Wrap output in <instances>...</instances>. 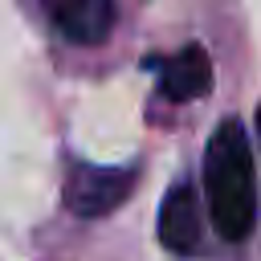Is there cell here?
Segmentation results:
<instances>
[{
    "label": "cell",
    "mask_w": 261,
    "mask_h": 261,
    "mask_svg": "<svg viewBox=\"0 0 261 261\" xmlns=\"http://www.w3.org/2000/svg\"><path fill=\"white\" fill-rule=\"evenodd\" d=\"M53 16V24L77 41V45H98L114 29V0H41Z\"/></svg>",
    "instance_id": "obj_5"
},
{
    "label": "cell",
    "mask_w": 261,
    "mask_h": 261,
    "mask_svg": "<svg viewBox=\"0 0 261 261\" xmlns=\"http://www.w3.org/2000/svg\"><path fill=\"white\" fill-rule=\"evenodd\" d=\"M151 69H159V90L171 102H196L212 90V61L196 41L171 53L167 61H151Z\"/></svg>",
    "instance_id": "obj_3"
},
{
    "label": "cell",
    "mask_w": 261,
    "mask_h": 261,
    "mask_svg": "<svg viewBox=\"0 0 261 261\" xmlns=\"http://www.w3.org/2000/svg\"><path fill=\"white\" fill-rule=\"evenodd\" d=\"M200 204H196V188L188 179L171 184L163 204H159V241L171 253H196L200 245Z\"/></svg>",
    "instance_id": "obj_4"
},
{
    "label": "cell",
    "mask_w": 261,
    "mask_h": 261,
    "mask_svg": "<svg viewBox=\"0 0 261 261\" xmlns=\"http://www.w3.org/2000/svg\"><path fill=\"white\" fill-rule=\"evenodd\" d=\"M204 196L212 228L224 241H245L257 224V171L241 122H220L204 151Z\"/></svg>",
    "instance_id": "obj_1"
},
{
    "label": "cell",
    "mask_w": 261,
    "mask_h": 261,
    "mask_svg": "<svg viewBox=\"0 0 261 261\" xmlns=\"http://www.w3.org/2000/svg\"><path fill=\"white\" fill-rule=\"evenodd\" d=\"M135 188V171L130 167H73V175L65 179V208L77 212V216H106L114 212Z\"/></svg>",
    "instance_id": "obj_2"
},
{
    "label": "cell",
    "mask_w": 261,
    "mask_h": 261,
    "mask_svg": "<svg viewBox=\"0 0 261 261\" xmlns=\"http://www.w3.org/2000/svg\"><path fill=\"white\" fill-rule=\"evenodd\" d=\"M257 135H261V106H257Z\"/></svg>",
    "instance_id": "obj_6"
}]
</instances>
